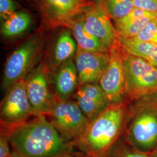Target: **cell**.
<instances>
[{"label":"cell","instance_id":"obj_1","mask_svg":"<svg viewBox=\"0 0 157 157\" xmlns=\"http://www.w3.org/2000/svg\"><path fill=\"white\" fill-rule=\"evenodd\" d=\"M12 151L18 157H69L73 144L66 140L44 115L36 116L13 126H1Z\"/></svg>","mask_w":157,"mask_h":157},{"label":"cell","instance_id":"obj_2","mask_svg":"<svg viewBox=\"0 0 157 157\" xmlns=\"http://www.w3.org/2000/svg\"><path fill=\"white\" fill-rule=\"evenodd\" d=\"M128 114L124 102L109 104L90 121L84 133L73 143L90 157H108L121 134Z\"/></svg>","mask_w":157,"mask_h":157},{"label":"cell","instance_id":"obj_3","mask_svg":"<svg viewBox=\"0 0 157 157\" xmlns=\"http://www.w3.org/2000/svg\"><path fill=\"white\" fill-rule=\"evenodd\" d=\"M45 27L39 28L24 40L6 60L2 78V90L26 78L40 64L47 42Z\"/></svg>","mask_w":157,"mask_h":157},{"label":"cell","instance_id":"obj_4","mask_svg":"<svg viewBox=\"0 0 157 157\" xmlns=\"http://www.w3.org/2000/svg\"><path fill=\"white\" fill-rule=\"evenodd\" d=\"M136 101L130 112L126 141L136 150L151 153L157 147V95Z\"/></svg>","mask_w":157,"mask_h":157},{"label":"cell","instance_id":"obj_5","mask_svg":"<svg viewBox=\"0 0 157 157\" xmlns=\"http://www.w3.org/2000/svg\"><path fill=\"white\" fill-rule=\"evenodd\" d=\"M124 63L126 98L135 101L147 96L157 95V67L125 52Z\"/></svg>","mask_w":157,"mask_h":157},{"label":"cell","instance_id":"obj_6","mask_svg":"<svg viewBox=\"0 0 157 157\" xmlns=\"http://www.w3.org/2000/svg\"><path fill=\"white\" fill-rule=\"evenodd\" d=\"M46 116L50 118L49 122L56 130L72 144L82 136L90 124L76 101L70 100L56 99Z\"/></svg>","mask_w":157,"mask_h":157},{"label":"cell","instance_id":"obj_7","mask_svg":"<svg viewBox=\"0 0 157 157\" xmlns=\"http://www.w3.org/2000/svg\"><path fill=\"white\" fill-rule=\"evenodd\" d=\"M29 100L35 116H46L56 101L51 90L52 73L44 60L25 78Z\"/></svg>","mask_w":157,"mask_h":157},{"label":"cell","instance_id":"obj_8","mask_svg":"<svg viewBox=\"0 0 157 157\" xmlns=\"http://www.w3.org/2000/svg\"><path fill=\"white\" fill-rule=\"evenodd\" d=\"M1 103V126L10 127L22 124L35 116L27 95L25 80L12 85L6 92Z\"/></svg>","mask_w":157,"mask_h":157},{"label":"cell","instance_id":"obj_9","mask_svg":"<svg viewBox=\"0 0 157 157\" xmlns=\"http://www.w3.org/2000/svg\"><path fill=\"white\" fill-rule=\"evenodd\" d=\"M84 29L109 50L118 41V34L102 0H91L86 4L83 12Z\"/></svg>","mask_w":157,"mask_h":157},{"label":"cell","instance_id":"obj_10","mask_svg":"<svg viewBox=\"0 0 157 157\" xmlns=\"http://www.w3.org/2000/svg\"><path fill=\"white\" fill-rule=\"evenodd\" d=\"M109 56V62L99 84L110 104L120 103L124 102L126 98V88L124 63V52L119 41L110 48Z\"/></svg>","mask_w":157,"mask_h":157},{"label":"cell","instance_id":"obj_11","mask_svg":"<svg viewBox=\"0 0 157 157\" xmlns=\"http://www.w3.org/2000/svg\"><path fill=\"white\" fill-rule=\"evenodd\" d=\"M38 1L43 26L52 29L64 27L73 18L82 14L86 4L80 0Z\"/></svg>","mask_w":157,"mask_h":157},{"label":"cell","instance_id":"obj_12","mask_svg":"<svg viewBox=\"0 0 157 157\" xmlns=\"http://www.w3.org/2000/svg\"><path fill=\"white\" fill-rule=\"evenodd\" d=\"M109 52H91L78 50L74 62L78 75V86L99 83L109 62Z\"/></svg>","mask_w":157,"mask_h":157},{"label":"cell","instance_id":"obj_13","mask_svg":"<svg viewBox=\"0 0 157 157\" xmlns=\"http://www.w3.org/2000/svg\"><path fill=\"white\" fill-rule=\"evenodd\" d=\"M59 28L47 52L44 60L52 74L63 64L74 59L78 50L70 30L65 27Z\"/></svg>","mask_w":157,"mask_h":157},{"label":"cell","instance_id":"obj_14","mask_svg":"<svg viewBox=\"0 0 157 157\" xmlns=\"http://www.w3.org/2000/svg\"><path fill=\"white\" fill-rule=\"evenodd\" d=\"M75 95L76 102L90 122L110 104L99 83L79 85Z\"/></svg>","mask_w":157,"mask_h":157},{"label":"cell","instance_id":"obj_15","mask_svg":"<svg viewBox=\"0 0 157 157\" xmlns=\"http://www.w3.org/2000/svg\"><path fill=\"white\" fill-rule=\"evenodd\" d=\"M54 93L57 100H67L76 91L78 75L74 60L69 61L52 74Z\"/></svg>","mask_w":157,"mask_h":157},{"label":"cell","instance_id":"obj_16","mask_svg":"<svg viewBox=\"0 0 157 157\" xmlns=\"http://www.w3.org/2000/svg\"><path fill=\"white\" fill-rule=\"evenodd\" d=\"M64 27L71 32L78 50L98 53L109 52V50L100 40L84 29L82 13L73 18Z\"/></svg>","mask_w":157,"mask_h":157},{"label":"cell","instance_id":"obj_17","mask_svg":"<svg viewBox=\"0 0 157 157\" xmlns=\"http://www.w3.org/2000/svg\"><path fill=\"white\" fill-rule=\"evenodd\" d=\"M157 15L134 8L126 17L113 22L119 38L132 39L139 33L146 25Z\"/></svg>","mask_w":157,"mask_h":157},{"label":"cell","instance_id":"obj_18","mask_svg":"<svg viewBox=\"0 0 157 157\" xmlns=\"http://www.w3.org/2000/svg\"><path fill=\"white\" fill-rule=\"evenodd\" d=\"M33 23V17L29 12L19 10L1 23V34L6 40L16 39L28 32Z\"/></svg>","mask_w":157,"mask_h":157},{"label":"cell","instance_id":"obj_19","mask_svg":"<svg viewBox=\"0 0 157 157\" xmlns=\"http://www.w3.org/2000/svg\"><path fill=\"white\" fill-rule=\"evenodd\" d=\"M118 40L126 54L139 57L157 67V44L136 42L119 37Z\"/></svg>","mask_w":157,"mask_h":157},{"label":"cell","instance_id":"obj_20","mask_svg":"<svg viewBox=\"0 0 157 157\" xmlns=\"http://www.w3.org/2000/svg\"><path fill=\"white\" fill-rule=\"evenodd\" d=\"M113 22L126 17L134 9L132 0H102Z\"/></svg>","mask_w":157,"mask_h":157},{"label":"cell","instance_id":"obj_21","mask_svg":"<svg viewBox=\"0 0 157 157\" xmlns=\"http://www.w3.org/2000/svg\"><path fill=\"white\" fill-rule=\"evenodd\" d=\"M130 39L136 42L151 43L157 44V17L148 23L140 32Z\"/></svg>","mask_w":157,"mask_h":157},{"label":"cell","instance_id":"obj_22","mask_svg":"<svg viewBox=\"0 0 157 157\" xmlns=\"http://www.w3.org/2000/svg\"><path fill=\"white\" fill-rule=\"evenodd\" d=\"M19 11L18 6L14 0H0V19L4 22L16 12Z\"/></svg>","mask_w":157,"mask_h":157},{"label":"cell","instance_id":"obj_23","mask_svg":"<svg viewBox=\"0 0 157 157\" xmlns=\"http://www.w3.org/2000/svg\"><path fill=\"white\" fill-rule=\"evenodd\" d=\"M129 146V147L118 148L116 151H113L111 157H151V153L141 151Z\"/></svg>","mask_w":157,"mask_h":157},{"label":"cell","instance_id":"obj_24","mask_svg":"<svg viewBox=\"0 0 157 157\" xmlns=\"http://www.w3.org/2000/svg\"><path fill=\"white\" fill-rule=\"evenodd\" d=\"M134 7L157 15V0H132Z\"/></svg>","mask_w":157,"mask_h":157},{"label":"cell","instance_id":"obj_25","mask_svg":"<svg viewBox=\"0 0 157 157\" xmlns=\"http://www.w3.org/2000/svg\"><path fill=\"white\" fill-rule=\"evenodd\" d=\"M12 154L11 147L7 136L1 132L0 135V157H10Z\"/></svg>","mask_w":157,"mask_h":157},{"label":"cell","instance_id":"obj_26","mask_svg":"<svg viewBox=\"0 0 157 157\" xmlns=\"http://www.w3.org/2000/svg\"><path fill=\"white\" fill-rule=\"evenodd\" d=\"M69 157H90L87 155H86V154H84L82 152H76L75 153H74L73 155H72L71 156Z\"/></svg>","mask_w":157,"mask_h":157},{"label":"cell","instance_id":"obj_27","mask_svg":"<svg viewBox=\"0 0 157 157\" xmlns=\"http://www.w3.org/2000/svg\"><path fill=\"white\" fill-rule=\"evenodd\" d=\"M25 1H28L29 3L34 4L38 8V6H39V1L38 0H25Z\"/></svg>","mask_w":157,"mask_h":157},{"label":"cell","instance_id":"obj_28","mask_svg":"<svg viewBox=\"0 0 157 157\" xmlns=\"http://www.w3.org/2000/svg\"><path fill=\"white\" fill-rule=\"evenodd\" d=\"M151 157H157V147L150 154Z\"/></svg>","mask_w":157,"mask_h":157},{"label":"cell","instance_id":"obj_29","mask_svg":"<svg viewBox=\"0 0 157 157\" xmlns=\"http://www.w3.org/2000/svg\"><path fill=\"white\" fill-rule=\"evenodd\" d=\"M18 157L17 156V155L16 154H15L13 152H12V154L10 156V157Z\"/></svg>","mask_w":157,"mask_h":157},{"label":"cell","instance_id":"obj_30","mask_svg":"<svg viewBox=\"0 0 157 157\" xmlns=\"http://www.w3.org/2000/svg\"><path fill=\"white\" fill-rule=\"evenodd\" d=\"M80 1H83V2H84V3H87V2H89V1H91V0H80Z\"/></svg>","mask_w":157,"mask_h":157},{"label":"cell","instance_id":"obj_31","mask_svg":"<svg viewBox=\"0 0 157 157\" xmlns=\"http://www.w3.org/2000/svg\"></svg>","mask_w":157,"mask_h":157}]
</instances>
